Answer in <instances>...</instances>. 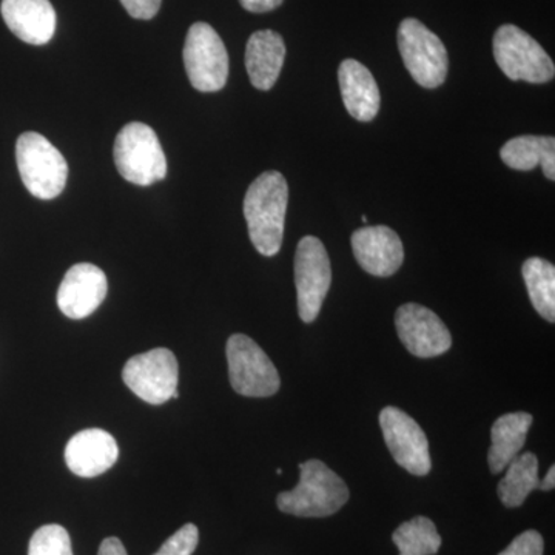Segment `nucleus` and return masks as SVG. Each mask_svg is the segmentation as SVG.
I'll list each match as a JSON object with an SVG mask.
<instances>
[{
    "label": "nucleus",
    "mask_w": 555,
    "mask_h": 555,
    "mask_svg": "<svg viewBox=\"0 0 555 555\" xmlns=\"http://www.w3.org/2000/svg\"><path fill=\"white\" fill-rule=\"evenodd\" d=\"M113 156L120 177L131 184L147 188L167 177V159L158 134L145 124H127L116 137Z\"/></svg>",
    "instance_id": "4"
},
{
    "label": "nucleus",
    "mask_w": 555,
    "mask_h": 555,
    "mask_svg": "<svg viewBox=\"0 0 555 555\" xmlns=\"http://www.w3.org/2000/svg\"><path fill=\"white\" fill-rule=\"evenodd\" d=\"M17 169L25 189L39 199H54L67 185V160L60 150L35 131L22 133L16 144Z\"/></svg>",
    "instance_id": "3"
},
{
    "label": "nucleus",
    "mask_w": 555,
    "mask_h": 555,
    "mask_svg": "<svg viewBox=\"0 0 555 555\" xmlns=\"http://www.w3.org/2000/svg\"><path fill=\"white\" fill-rule=\"evenodd\" d=\"M299 483L276 496L278 509L295 517H328L349 500V488L341 477L320 460L299 465Z\"/></svg>",
    "instance_id": "2"
},
{
    "label": "nucleus",
    "mask_w": 555,
    "mask_h": 555,
    "mask_svg": "<svg viewBox=\"0 0 555 555\" xmlns=\"http://www.w3.org/2000/svg\"><path fill=\"white\" fill-rule=\"evenodd\" d=\"M555 488V467H550V473L546 474V477L543 480H540L539 489L540 491H553Z\"/></svg>",
    "instance_id": "30"
},
{
    "label": "nucleus",
    "mask_w": 555,
    "mask_h": 555,
    "mask_svg": "<svg viewBox=\"0 0 555 555\" xmlns=\"http://www.w3.org/2000/svg\"><path fill=\"white\" fill-rule=\"evenodd\" d=\"M115 437L102 429L80 430L65 448V463L75 476L93 478L107 473L118 462Z\"/></svg>",
    "instance_id": "15"
},
{
    "label": "nucleus",
    "mask_w": 555,
    "mask_h": 555,
    "mask_svg": "<svg viewBox=\"0 0 555 555\" xmlns=\"http://www.w3.org/2000/svg\"><path fill=\"white\" fill-rule=\"evenodd\" d=\"M543 551H545L543 537L537 531H525L499 555H543Z\"/></svg>",
    "instance_id": "26"
},
{
    "label": "nucleus",
    "mask_w": 555,
    "mask_h": 555,
    "mask_svg": "<svg viewBox=\"0 0 555 555\" xmlns=\"http://www.w3.org/2000/svg\"><path fill=\"white\" fill-rule=\"evenodd\" d=\"M400 555H434L440 551L441 537L430 518L415 517L398 526L392 534Z\"/></svg>",
    "instance_id": "23"
},
{
    "label": "nucleus",
    "mask_w": 555,
    "mask_h": 555,
    "mask_svg": "<svg viewBox=\"0 0 555 555\" xmlns=\"http://www.w3.org/2000/svg\"><path fill=\"white\" fill-rule=\"evenodd\" d=\"M503 163L514 170L529 171L537 166L551 170L555 164V139L553 137L513 138L500 150Z\"/></svg>",
    "instance_id": "20"
},
{
    "label": "nucleus",
    "mask_w": 555,
    "mask_h": 555,
    "mask_svg": "<svg viewBox=\"0 0 555 555\" xmlns=\"http://www.w3.org/2000/svg\"><path fill=\"white\" fill-rule=\"evenodd\" d=\"M28 555H73L72 539L61 525H46L33 534Z\"/></svg>",
    "instance_id": "24"
},
{
    "label": "nucleus",
    "mask_w": 555,
    "mask_h": 555,
    "mask_svg": "<svg viewBox=\"0 0 555 555\" xmlns=\"http://www.w3.org/2000/svg\"><path fill=\"white\" fill-rule=\"evenodd\" d=\"M184 65L190 82L203 93H215L228 83V50L218 33L206 22H196L190 27L185 38Z\"/></svg>",
    "instance_id": "8"
},
{
    "label": "nucleus",
    "mask_w": 555,
    "mask_h": 555,
    "mask_svg": "<svg viewBox=\"0 0 555 555\" xmlns=\"http://www.w3.org/2000/svg\"><path fill=\"white\" fill-rule=\"evenodd\" d=\"M361 221H363V222H364V224H366V222H367V217H366V215H363V217H361Z\"/></svg>",
    "instance_id": "31"
},
{
    "label": "nucleus",
    "mask_w": 555,
    "mask_h": 555,
    "mask_svg": "<svg viewBox=\"0 0 555 555\" xmlns=\"http://www.w3.org/2000/svg\"><path fill=\"white\" fill-rule=\"evenodd\" d=\"M539 483V460L532 452H525L506 466V476L499 483L500 500L506 507L521 506Z\"/></svg>",
    "instance_id": "21"
},
{
    "label": "nucleus",
    "mask_w": 555,
    "mask_h": 555,
    "mask_svg": "<svg viewBox=\"0 0 555 555\" xmlns=\"http://www.w3.org/2000/svg\"><path fill=\"white\" fill-rule=\"evenodd\" d=\"M284 0H240L244 10L250 13H269V11L278 9Z\"/></svg>",
    "instance_id": "28"
},
{
    "label": "nucleus",
    "mask_w": 555,
    "mask_h": 555,
    "mask_svg": "<svg viewBox=\"0 0 555 555\" xmlns=\"http://www.w3.org/2000/svg\"><path fill=\"white\" fill-rule=\"evenodd\" d=\"M524 280L529 299L540 317L550 323L555 321V268L553 262L543 258L526 259Z\"/></svg>",
    "instance_id": "22"
},
{
    "label": "nucleus",
    "mask_w": 555,
    "mask_h": 555,
    "mask_svg": "<svg viewBox=\"0 0 555 555\" xmlns=\"http://www.w3.org/2000/svg\"><path fill=\"white\" fill-rule=\"evenodd\" d=\"M198 542V528L195 525L188 524L169 537L159 547L158 553L153 555H192L195 553Z\"/></svg>",
    "instance_id": "25"
},
{
    "label": "nucleus",
    "mask_w": 555,
    "mask_h": 555,
    "mask_svg": "<svg viewBox=\"0 0 555 555\" xmlns=\"http://www.w3.org/2000/svg\"><path fill=\"white\" fill-rule=\"evenodd\" d=\"M229 378L233 390L240 396L266 398L275 396L281 379L275 364L247 335L235 334L229 338L228 347Z\"/></svg>",
    "instance_id": "7"
},
{
    "label": "nucleus",
    "mask_w": 555,
    "mask_h": 555,
    "mask_svg": "<svg viewBox=\"0 0 555 555\" xmlns=\"http://www.w3.org/2000/svg\"><path fill=\"white\" fill-rule=\"evenodd\" d=\"M398 50L404 67L418 86L437 89L448 78L447 47L436 33L414 17H408L398 27Z\"/></svg>",
    "instance_id": "5"
},
{
    "label": "nucleus",
    "mask_w": 555,
    "mask_h": 555,
    "mask_svg": "<svg viewBox=\"0 0 555 555\" xmlns=\"http://www.w3.org/2000/svg\"><path fill=\"white\" fill-rule=\"evenodd\" d=\"M286 60V43L278 33H254L246 47V68L255 89L268 91L275 86Z\"/></svg>",
    "instance_id": "18"
},
{
    "label": "nucleus",
    "mask_w": 555,
    "mask_h": 555,
    "mask_svg": "<svg viewBox=\"0 0 555 555\" xmlns=\"http://www.w3.org/2000/svg\"><path fill=\"white\" fill-rule=\"evenodd\" d=\"M398 338L418 358L443 356L452 346L451 332L433 310L409 302L397 310Z\"/></svg>",
    "instance_id": "12"
},
{
    "label": "nucleus",
    "mask_w": 555,
    "mask_h": 555,
    "mask_svg": "<svg viewBox=\"0 0 555 555\" xmlns=\"http://www.w3.org/2000/svg\"><path fill=\"white\" fill-rule=\"evenodd\" d=\"M177 357L164 347L130 358L122 372L124 383L131 392L153 406L179 397Z\"/></svg>",
    "instance_id": "9"
},
{
    "label": "nucleus",
    "mask_w": 555,
    "mask_h": 555,
    "mask_svg": "<svg viewBox=\"0 0 555 555\" xmlns=\"http://www.w3.org/2000/svg\"><path fill=\"white\" fill-rule=\"evenodd\" d=\"M107 291L105 273L98 266L80 262L65 273L57 291V306L65 317L83 320L100 308Z\"/></svg>",
    "instance_id": "13"
},
{
    "label": "nucleus",
    "mask_w": 555,
    "mask_h": 555,
    "mask_svg": "<svg viewBox=\"0 0 555 555\" xmlns=\"http://www.w3.org/2000/svg\"><path fill=\"white\" fill-rule=\"evenodd\" d=\"M350 243L358 264L371 275L392 276L403 264V243L396 230L387 225L358 229Z\"/></svg>",
    "instance_id": "14"
},
{
    "label": "nucleus",
    "mask_w": 555,
    "mask_h": 555,
    "mask_svg": "<svg viewBox=\"0 0 555 555\" xmlns=\"http://www.w3.org/2000/svg\"><path fill=\"white\" fill-rule=\"evenodd\" d=\"M379 426L393 460L412 476H427L433 467L429 441L422 427L401 409L387 406L379 412Z\"/></svg>",
    "instance_id": "11"
},
{
    "label": "nucleus",
    "mask_w": 555,
    "mask_h": 555,
    "mask_svg": "<svg viewBox=\"0 0 555 555\" xmlns=\"http://www.w3.org/2000/svg\"><path fill=\"white\" fill-rule=\"evenodd\" d=\"M120 3L134 20L149 21L158 14L163 0H120Z\"/></svg>",
    "instance_id": "27"
},
{
    "label": "nucleus",
    "mask_w": 555,
    "mask_h": 555,
    "mask_svg": "<svg viewBox=\"0 0 555 555\" xmlns=\"http://www.w3.org/2000/svg\"><path fill=\"white\" fill-rule=\"evenodd\" d=\"M494 57L511 80L545 83L554 79L555 67L550 54L516 25H503L495 31Z\"/></svg>",
    "instance_id": "6"
},
{
    "label": "nucleus",
    "mask_w": 555,
    "mask_h": 555,
    "mask_svg": "<svg viewBox=\"0 0 555 555\" xmlns=\"http://www.w3.org/2000/svg\"><path fill=\"white\" fill-rule=\"evenodd\" d=\"M532 422L534 418L526 412H514L495 420L488 454L489 469L492 474L503 473L524 449Z\"/></svg>",
    "instance_id": "19"
},
{
    "label": "nucleus",
    "mask_w": 555,
    "mask_h": 555,
    "mask_svg": "<svg viewBox=\"0 0 555 555\" xmlns=\"http://www.w3.org/2000/svg\"><path fill=\"white\" fill-rule=\"evenodd\" d=\"M98 555H127L126 547L116 537H108L101 543L100 553Z\"/></svg>",
    "instance_id": "29"
},
{
    "label": "nucleus",
    "mask_w": 555,
    "mask_h": 555,
    "mask_svg": "<svg viewBox=\"0 0 555 555\" xmlns=\"http://www.w3.org/2000/svg\"><path fill=\"white\" fill-rule=\"evenodd\" d=\"M3 21L14 36L30 46H46L56 31V11L50 0H2Z\"/></svg>",
    "instance_id": "16"
},
{
    "label": "nucleus",
    "mask_w": 555,
    "mask_h": 555,
    "mask_svg": "<svg viewBox=\"0 0 555 555\" xmlns=\"http://www.w3.org/2000/svg\"><path fill=\"white\" fill-rule=\"evenodd\" d=\"M331 283V259L326 247L315 236H305L295 254L298 313L305 323H313L320 315Z\"/></svg>",
    "instance_id": "10"
},
{
    "label": "nucleus",
    "mask_w": 555,
    "mask_h": 555,
    "mask_svg": "<svg viewBox=\"0 0 555 555\" xmlns=\"http://www.w3.org/2000/svg\"><path fill=\"white\" fill-rule=\"evenodd\" d=\"M288 204V185L280 171L259 175L244 198L248 236L264 257H275L283 246Z\"/></svg>",
    "instance_id": "1"
},
{
    "label": "nucleus",
    "mask_w": 555,
    "mask_h": 555,
    "mask_svg": "<svg viewBox=\"0 0 555 555\" xmlns=\"http://www.w3.org/2000/svg\"><path fill=\"white\" fill-rule=\"evenodd\" d=\"M338 82L347 113L360 122H371L378 115L379 90L369 68L356 60L343 61Z\"/></svg>",
    "instance_id": "17"
}]
</instances>
